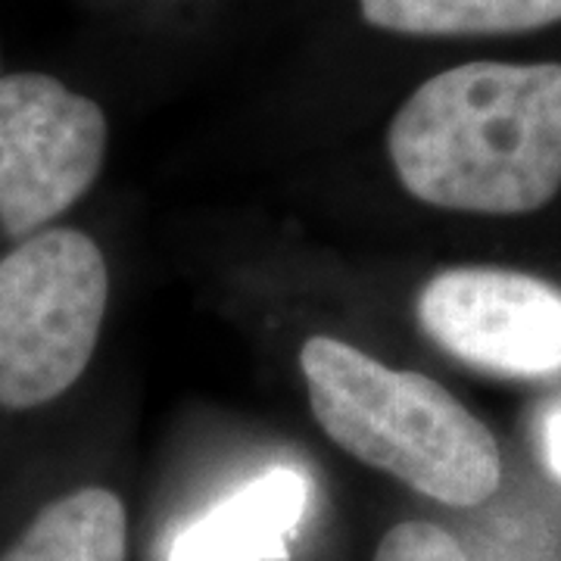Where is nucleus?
I'll use <instances>...</instances> for the list:
<instances>
[{"mask_svg":"<svg viewBox=\"0 0 561 561\" xmlns=\"http://www.w3.org/2000/svg\"><path fill=\"white\" fill-rule=\"evenodd\" d=\"M387 150L421 203L534 213L561 187V66L468 62L440 72L402 103Z\"/></svg>","mask_w":561,"mask_h":561,"instance_id":"f257e3e1","label":"nucleus"},{"mask_svg":"<svg viewBox=\"0 0 561 561\" xmlns=\"http://www.w3.org/2000/svg\"><path fill=\"white\" fill-rule=\"evenodd\" d=\"M300 368L312 415L350 456L446 505H478L496 493L500 446L446 387L334 337L302 343Z\"/></svg>","mask_w":561,"mask_h":561,"instance_id":"f03ea898","label":"nucleus"},{"mask_svg":"<svg viewBox=\"0 0 561 561\" xmlns=\"http://www.w3.org/2000/svg\"><path fill=\"white\" fill-rule=\"evenodd\" d=\"M110 275L98 243L50 228L0 260V405L62 397L98 350Z\"/></svg>","mask_w":561,"mask_h":561,"instance_id":"7ed1b4c3","label":"nucleus"},{"mask_svg":"<svg viewBox=\"0 0 561 561\" xmlns=\"http://www.w3.org/2000/svg\"><path fill=\"white\" fill-rule=\"evenodd\" d=\"M101 106L38 72L0 79V225L10 238L54 221L98 181Z\"/></svg>","mask_w":561,"mask_h":561,"instance_id":"20e7f679","label":"nucleus"},{"mask_svg":"<svg viewBox=\"0 0 561 561\" xmlns=\"http://www.w3.org/2000/svg\"><path fill=\"white\" fill-rule=\"evenodd\" d=\"M427 337L456 359L500 375H552L561 368V290L508 268H449L419 297Z\"/></svg>","mask_w":561,"mask_h":561,"instance_id":"39448f33","label":"nucleus"},{"mask_svg":"<svg viewBox=\"0 0 561 561\" xmlns=\"http://www.w3.org/2000/svg\"><path fill=\"white\" fill-rule=\"evenodd\" d=\"M312 486L297 468H272L181 530L169 561H287Z\"/></svg>","mask_w":561,"mask_h":561,"instance_id":"423d86ee","label":"nucleus"},{"mask_svg":"<svg viewBox=\"0 0 561 561\" xmlns=\"http://www.w3.org/2000/svg\"><path fill=\"white\" fill-rule=\"evenodd\" d=\"M128 518L116 493L84 486L41 508L0 561H125Z\"/></svg>","mask_w":561,"mask_h":561,"instance_id":"0eeeda50","label":"nucleus"},{"mask_svg":"<svg viewBox=\"0 0 561 561\" xmlns=\"http://www.w3.org/2000/svg\"><path fill=\"white\" fill-rule=\"evenodd\" d=\"M365 22L400 35H512L561 20V0H359Z\"/></svg>","mask_w":561,"mask_h":561,"instance_id":"6e6552de","label":"nucleus"},{"mask_svg":"<svg viewBox=\"0 0 561 561\" xmlns=\"http://www.w3.org/2000/svg\"><path fill=\"white\" fill-rule=\"evenodd\" d=\"M375 561H471L456 537L427 522H405L387 530Z\"/></svg>","mask_w":561,"mask_h":561,"instance_id":"1a4fd4ad","label":"nucleus"},{"mask_svg":"<svg viewBox=\"0 0 561 561\" xmlns=\"http://www.w3.org/2000/svg\"><path fill=\"white\" fill-rule=\"evenodd\" d=\"M540 440H542V456L549 461V468L561 478V405L549 409L542 415L540 427Z\"/></svg>","mask_w":561,"mask_h":561,"instance_id":"9d476101","label":"nucleus"}]
</instances>
